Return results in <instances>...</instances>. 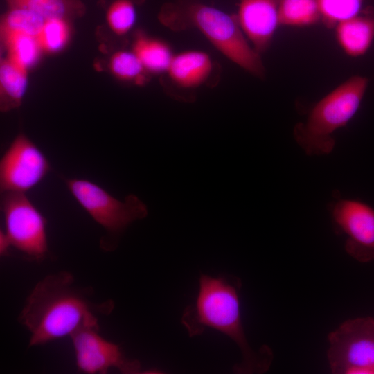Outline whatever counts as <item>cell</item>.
Returning <instances> with one entry per match:
<instances>
[{
	"instance_id": "1",
	"label": "cell",
	"mask_w": 374,
	"mask_h": 374,
	"mask_svg": "<svg viewBox=\"0 0 374 374\" xmlns=\"http://www.w3.org/2000/svg\"><path fill=\"white\" fill-rule=\"evenodd\" d=\"M94 295L91 287L79 285L66 271L38 281L18 316L19 323L30 334L28 347L71 337L83 328H100V319L109 316L115 304L112 299L98 301Z\"/></svg>"
},
{
	"instance_id": "2",
	"label": "cell",
	"mask_w": 374,
	"mask_h": 374,
	"mask_svg": "<svg viewBox=\"0 0 374 374\" xmlns=\"http://www.w3.org/2000/svg\"><path fill=\"white\" fill-rule=\"evenodd\" d=\"M240 280L235 276L202 274L195 302L187 306L181 323L190 337L215 329L231 339L241 352L240 362L233 366L237 373H262L270 367L273 353L267 346L251 347L245 335L240 314Z\"/></svg>"
},
{
	"instance_id": "3",
	"label": "cell",
	"mask_w": 374,
	"mask_h": 374,
	"mask_svg": "<svg viewBox=\"0 0 374 374\" xmlns=\"http://www.w3.org/2000/svg\"><path fill=\"white\" fill-rule=\"evenodd\" d=\"M159 19L172 30L197 28L230 61L253 75H265L260 54L249 43L235 15L202 3L180 1L166 3Z\"/></svg>"
},
{
	"instance_id": "4",
	"label": "cell",
	"mask_w": 374,
	"mask_h": 374,
	"mask_svg": "<svg viewBox=\"0 0 374 374\" xmlns=\"http://www.w3.org/2000/svg\"><path fill=\"white\" fill-rule=\"evenodd\" d=\"M368 82L365 76L350 77L317 101L305 119L294 125V139L307 155L323 156L333 151L335 133L358 112Z\"/></svg>"
},
{
	"instance_id": "5",
	"label": "cell",
	"mask_w": 374,
	"mask_h": 374,
	"mask_svg": "<svg viewBox=\"0 0 374 374\" xmlns=\"http://www.w3.org/2000/svg\"><path fill=\"white\" fill-rule=\"evenodd\" d=\"M63 181L81 207L105 231L109 241L103 249H114L126 228L148 215L147 206L134 195L121 201L88 179L63 178Z\"/></svg>"
},
{
	"instance_id": "6",
	"label": "cell",
	"mask_w": 374,
	"mask_h": 374,
	"mask_svg": "<svg viewBox=\"0 0 374 374\" xmlns=\"http://www.w3.org/2000/svg\"><path fill=\"white\" fill-rule=\"evenodd\" d=\"M1 211L12 247L31 261L44 260L49 255L47 220L26 194L2 193Z\"/></svg>"
},
{
	"instance_id": "7",
	"label": "cell",
	"mask_w": 374,
	"mask_h": 374,
	"mask_svg": "<svg viewBox=\"0 0 374 374\" xmlns=\"http://www.w3.org/2000/svg\"><path fill=\"white\" fill-rule=\"evenodd\" d=\"M327 358L335 374H374V318L343 322L328 336Z\"/></svg>"
},
{
	"instance_id": "8",
	"label": "cell",
	"mask_w": 374,
	"mask_h": 374,
	"mask_svg": "<svg viewBox=\"0 0 374 374\" xmlns=\"http://www.w3.org/2000/svg\"><path fill=\"white\" fill-rule=\"evenodd\" d=\"M51 170L42 150L25 134H19L0 160L1 192L26 193L40 184Z\"/></svg>"
},
{
	"instance_id": "9",
	"label": "cell",
	"mask_w": 374,
	"mask_h": 374,
	"mask_svg": "<svg viewBox=\"0 0 374 374\" xmlns=\"http://www.w3.org/2000/svg\"><path fill=\"white\" fill-rule=\"evenodd\" d=\"M335 231L344 237V249L355 260L374 262V208L357 199L337 197L328 205Z\"/></svg>"
},
{
	"instance_id": "10",
	"label": "cell",
	"mask_w": 374,
	"mask_h": 374,
	"mask_svg": "<svg viewBox=\"0 0 374 374\" xmlns=\"http://www.w3.org/2000/svg\"><path fill=\"white\" fill-rule=\"evenodd\" d=\"M99 330L83 328L70 337L78 370L87 374H106L113 368L124 374L141 373L140 362L127 357L118 344L104 338Z\"/></svg>"
},
{
	"instance_id": "11",
	"label": "cell",
	"mask_w": 374,
	"mask_h": 374,
	"mask_svg": "<svg viewBox=\"0 0 374 374\" xmlns=\"http://www.w3.org/2000/svg\"><path fill=\"white\" fill-rule=\"evenodd\" d=\"M235 17L249 43L261 54L280 26V0H238Z\"/></svg>"
},
{
	"instance_id": "12",
	"label": "cell",
	"mask_w": 374,
	"mask_h": 374,
	"mask_svg": "<svg viewBox=\"0 0 374 374\" xmlns=\"http://www.w3.org/2000/svg\"><path fill=\"white\" fill-rule=\"evenodd\" d=\"M337 42L349 57L366 54L374 43V7L366 6L356 16L335 26Z\"/></svg>"
},
{
	"instance_id": "13",
	"label": "cell",
	"mask_w": 374,
	"mask_h": 374,
	"mask_svg": "<svg viewBox=\"0 0 374 374\" xmlns=\"http://www.w3.org/2000/svg\"><path fill=\"white\" fill-rule=\"evenodd\" d=\"M213 68L211 57L198 50L186 51L173 55L167 73L177 86L193 89L204 83Z\"/></svg>"
},
{
	"instance_id": "14",
	"label": "cell",
	"mask_w": 374,
	"mask_h": 374,
	"mask_svg": "<svg viewBox=\"0 0 374 374\" xmlns=\"http://www.w3.org/2000/svg\"><path fill=\"white\" fill-rule=\"evenodd\" d=\"M26 70L9 58L1 62V110L8 111L19 105L26 91Z\"/></svg>"
},
{
	"instance_id": "15",
	"label": "cell",
	"mask_w": 374,
	"mask_h": 374,
	"mask_svg": "<svg viewBox=\"0 0 374 374\" xmlns=\"http://www.w3.org/2000/svg\"><path fill=\"white\" fill-rule=\"evenodd\" d=\"M133 52L145 69L152 73L167 72L174 55L166 43L146 37H140L136 39Z\"/></svg>"
},
{
	"instance_id": "16",
	"label": "cell",
	"mask_w": 374,
	"mask_h": 374,
	"mask_svg": "<svg viewBox=\"0 0 374 374\" xmlns=\"http://www.w3.org/2000/svg\"><path fill=\"white\" fill-rule=\"evenodd\" d=\"M319 22V0H280V26L307 27Z\"/></svg>"
},
{
	"instance_id": "17",
	"label": "cell",
	"mask_w": 374,
	"mask_h": 374,
	"mask_svg": "<svg viewBox=\"0 0 374 374\" xmlns=\"http://www.w3.org/2000/svg\"><path fill=\"white\" fill-rule=\"evenodd\" d=\"M9 53V59L26 69L38 59L42 49L37 37L12 33L3 35Z\"/></svg>"
},
{
	"instance_id": "18",
	"label": "cell",
	"mask_w": 374,
	"mask_h": 374,
	"mask_svg": "<svg viewBox=\"0 0 374 374\" xmlns=\"http://www.w3.org/2000/svg\"><path fill=\"white\" fill-rule=\"evenodd\" d=\"M44 22L45 19L33 11L12 7L2 20V35L19 33L37 37Z\"/></svg>"
},
{
	"instance_id": "19",
	"label": "cell",
	"mask_w": 374,
	"mask_h": 374,
	"mask_svg": "<svg viewBox=\"0 0 374 374\" xmlns=\"http://www.w3.org/2000/svg\"><path fill=\"white\" fill-rule=\"evenodd\" d=\"M367 0H319L321 22L328 28L358 15Z\"/></svg>"
},
{
	"instance_id": "20",
	"label": "cell",
	"mask_w": 374,
	"mask_h": 374,
	"mask_svg": "<svg viewBox=\"0 0 374 374\" xmlns=\"http://www.w3.org/2000/svg\"><path fill=\"white\" fill-rule=\"evenodd\" d=\"M11 7L33 11L45 20L63 18L75 9L74 1L69 0H7Z\"/></svg>"
},
{
	"instance_id": "21",
	"label": "cell",
	"mask_w": 374,
	"mask_h": 374,
	"mask_svg": "<svg viewBox=\"0 0 374 374\" xmlns=\"http://www.w3.org/2000/svg\"><path fill=\"white\" fill-rule=\"evenodd\" d=\"M110 69L120 79L142 84L145 81V68L134 52L120 51L110 60Z\"/></svg>"
},
{
	"instance_id": "22",
	"label": "cell",
	"mask_w": 374,
	"mask_h": 374,
	"mask_svg": "<svg viewBox=\"0 0 374 374\" xmlns=\"http://www.w3.org/2000/svg\"><path fill=\"white\" fill-rule=\"evenodd\" d=\"M63 18L45 20L37 37L42 49L54 52L62 48L69 38V26Z\"/></svg>"
},
{
	"instance_id": "23",
	"label": "cell",
	"mask_w": 374,
	"mask_h": 374,
	"mask_svg": "<svg viewBox=\"0 0 374 374\" xmlns=\"http://www.w3.org/2000/svg\"><path fill=\"white\" fill-rule=\"evenodd\" d=\"M107 19L110 28L117 34L123 35L133 26L136 10L130 0H116L109 8Z\"/></svg>"
},
{
	"instance_id": "24",
	"label": "cell",
	"mask_w": 374,
	"mask_h": 374,
	"mask_svg": "<svg viewBox=\"0 0 374 374\" xmlns=\"http://www.w3.org/2000/svg\"><path fill=\"white\" fill-rule=\"evenodd\" d=\"M12 247L10 242L4 230L0 231V255L1 256H6L8 254V252Z\"/></svg>"
}]
</instances>
